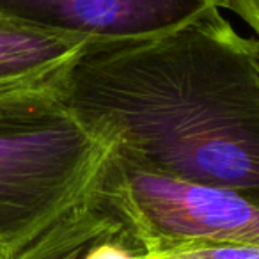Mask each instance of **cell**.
Masks as SVG:
<instances>
[{
  "label": "cell",
  "mask_w": 259,
  "mask_h": 259,
  "mask_svg": "<svg viewBox=\"0 0 259 259\" xmlns=\"http://www.w3.org/2000/svg\"><path fill=\"white\" fill-rule=\"evenodd\" d=\"M224 0H0V16L93 45L128 43L176 30Z\"/></svg>",
  "instance_id": "cell-4"
},
{
  "label": "cell",
  "mask_w": 259,
  "mask_h": 259,
  "mask_svg": "<svg viewBox=\"0 0 259 259\" xmlns=\"http://www.w3.org/2000/svg\"><path fill=\"white\" fill-rule=\"evenodd\" d=\"M107 156L54 85L0 96V252L11 257L54 226Z\"/></svg>",
  "instance_id": "cell-2"
},
{
  "label": "cell",
  "mask_w": 259,
  "mask_h": 259,
  "mask_svg": "<svg viewBox=\"0 0 259 259\" xmlns=\"http://www.w3.org/2000/svg\"><path fill=\"white\" fill-rule=\"evenodd\" d=\"M226 9L236 13L255 30L259 37V0H226Z\"/></svg>",
  "instance_id": "cell-9"
},
{
  "label": "cell",
  "mask_w": 259,
  "mask_h": 259,
  "mask_svg": "<svg viewBox=\"0 0 259 259\" xmlns=\"http://www.w3.org/2000/svg\"><path fill=\"white\" fill-rule=\"evenodd\" d=\"M85 41L0 16V96L54 85Z\"/></svg>",
  "instance_id": "cell-5"
},
{
  "label": "cell",
  "mask_w": 259,
  "mask_h": 259,
  "mask_svg": "<svg viewBox=\"0 0 259 259\" xmlns=\"http://www.w3.org/2000/svg\"><path fill=\"white\" fill-rule=\"evenodd\" d=\"M54 91L126 165L259 204V39L220 9L148 39L87 43Z\"/></svg>",
  "instance_id": "cell-1"
},
{
  "label": "cell",
  "mask_w": 259,
  "mask_h": 259,
  "mask_svg": "<svg viewBox=\"0 0 259 259\" xmlns=\"http://www.w3.org/2000/svg\"><path fill=\"white\" fill-rule=\"evenodd\" d=\"M119 229L122 220L94 178L85 195L69 211L9 259H83L96 241Z\"/></svg>",
  "instance_id": "cell-6"
},
{
  "label": "cell",
  "mask_w": 259,
  "mask_h": 259,
  "mask_svg": "<svg viewBox=\"0 0 259 259\" xmlns=\"http://www.w3.org/2000/svg\"><path fill=\"white\" fill-rule=\"evenodd\" d=\"M83 259H144V252L132 240L124 224H122V229H119L117 233L96 241L87 250Z\"/></svg>",
  "instance_id": "cell-8"
},
{
  "label": "cell",
  "mask_w": 259,
  "mask_h": 259,
  "mask_svg": "<svg viewBox=\"0 0 259 259\" xmlns=\"http://www.w3.org/2000/svg\"><path fill=\"white\" fill-rule=\"evenodd\" d=\"M257 39H259V37H257Z\"/></svg>",
  "instance_id": "cell-12"
},
{
  "label": "cell",
  "mask_w": 259,
  "mask_h": 259,
  "mask_svg": "<svg viewBox=\"0 0 259 259\" xmlns=\"http://www.w3.org/2000/svg\"><path fill=\"white\" fill-rule=\"evenodd\" d=\"M224 2H226V0H224Z\"/></svg>",
  "instance_id": "cell-11"
},
{
  "label": "cell",
  "mask_w": 259,
  "mask_h": 259,
  "mask_svg": "<svg viewBox=\"0 0 259 259\" xmlns=\"http://www.w3.org/2000/svg\"><path fill=\"white\" fill-rule=\"evenodd\" d=\"M96 183L144 254L197 243L259 245V204L233 190L144 172L110 153Z\"/></svg>",
  "instance_id": "cell-3"
},
{
  "label": "cell",
  "mask_w": 259,
  "mask_h": 259,
  "mask_svg": "<svg viewBox=\"0 0 259 259\" xmlns=\"http://www.w3.org/2000/svg\"><path fill=\"white\" fill-rule=\"evenodd\" d=\"M0 259H9V257H8V255L2 254V252H0Z\"/></svg>",
  "instance_id": "cell-10"
},
{
  "label": "cell",
  "mask_w": 259,
  "mask_h": 259,
  "mask_svg": "<svg viewBox=\"0 0 259 259\" xmlns=\"http://www.w3.org/2000/svg\"><path fill=\"white\" fill-rule=\"evenodd\" d=\"M144 259H259L255 243H197L144 254Z\"/></svg>",
  "instance_id": "cell-7"
}]
</instances>
